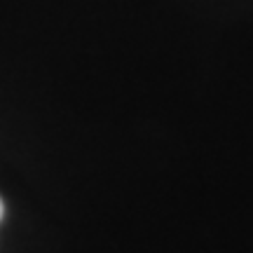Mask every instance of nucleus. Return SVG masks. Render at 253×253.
<instances>
[{
  "label": "nucleus",
  "instance_id": "1",
  "mask_svg": "<svg viewBox=\"0 0 253 253\" xmlns=\"http://www.w3.org/2000/svg\"><path fill=\"white\" fill-rule=\"evenodd\" d=\"M2 213H5V207H2V202H0V218H2Z\"/></svg>",
  "mask_w": 253,
  "mask_h": 253
}]
</instances>
